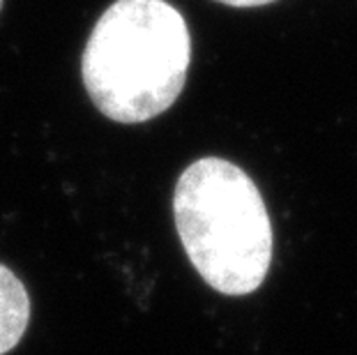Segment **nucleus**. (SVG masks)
<instances>
[{"label": "nucleus", "mask_w": 357, "mask_h": 355, "mask_svg": "<svg viewBox=\"0 0 357 355\" xmlns=\"http://www.w3.org/2000/svg\"><path fill=\"white\" fill-rule=\"evenodd\" d=\"M192 37L166 0H116L83 51V86L106 118L123 125L157 118L185 88Z\"/></svg>", "instance_id": "obj_1"}, {"label": "nucleus", "mask_w": 357, "mask_h": 355, "mask_svg": "<svg viewBox=\"0 0 357 355\" xmlns=\"http://www.w3.org/2000/svg\"><path fill=\"white\" fill-rule=\"evenodd\" d=\"M173 213L182 247L212 289L247 296L272 263V222L254 180L240 166L205 157L182 173Z\"/></svg>", "instance_id": "obj_2"}, {"label": "nucleus", "mask_w": 357, "mask_h": 355, "mask_svg": "<svg viewBox=\"0 0 357 355\" xmlns=\"http://www.w3.org/2000/svg\"><path fill=\"white\" fill-rule=\"evenodd\" d=\"M30 321V298L21 279L0 266V355L12 351Z\"/></svg>", "instance_id": "obj_3"}, {"label": "nucleus", "mask_w": 357, "mask_h": 355, "mask_svg": "<svg viewBox=\"0 0 357 355\" xmlns=\"http://www.w3.org/2000/svg\"><path fill=\"white\" fill-rule=\"evenodd\" d=\"M217 3H224L231 7H261V5L275 3V0H217Z\"/></svg>", "instance_id": "obj_4"}, {"label": "nucleus", "mask_w": 357, "mask_h": 355, "mask_svg": "<svg viewBox=\"0 0 357 355\" xmlns=\"http://www.w3.org/2000/svg\"><path fill=\"white\" fill-rule=\"evenodd\" d=\"M0 10H3V0H0Z\"/></svg>", "instance_id": "obj_5"}]
</instances>
